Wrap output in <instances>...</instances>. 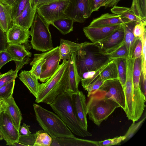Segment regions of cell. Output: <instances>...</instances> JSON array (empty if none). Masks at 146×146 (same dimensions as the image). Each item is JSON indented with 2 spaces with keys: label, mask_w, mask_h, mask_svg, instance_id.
I'll list each match as a JSON object with an SVG mask.
<instances>
[{
  "label": "cell",
  "mask_w": 146,
  "mask_h": 146,
  "mask_svg": "<svg viewBox=\"0 0 146 146\" xmlns=\"http://www.w3.org/2000/svg\"><path fill=\"white\" fill-rule=\"evenodd\" d=\"M72 103L76 115L82 127L88 128L87 119V108L85 95L82 91L71 92Z\"/></svg>",
  "instance_id": "4fadbf2b"
},
{
  "label": "cell",
  "mask_w": 146,
  "mask_h": 146,
  "mask_svg": "<svg viewBox=\"0 0 146 146\" xmlns=\"http://www.w3.org/2000/svg\"><path fill=\"white\" fill-rule=\"evenodd\" d=\"M51 146H98V141L75 137H63L53 139Z\"/></svg>",
  "instance_id": "d6986e66"
},
{
  "label": "cell",
  "mask_w": 146,
  "mask_h": 146,
  "mask_svg": "<svg viewBox=\"0 0 146 146\" xmlns=\"http://www.w3.org/2000/svg\"><path fill=\"white\" fill-rule=\"evenodd\" d=\"M15 59V61L25 62L28 63L31 53L23 44H8L5 49Z\"/></svg>",
  "instance_id": "44dd1931"
},
{
  "label": "cell",
  "mask_w": 146,
  "mask_h": 146,
  "mask_svg": "<svg viewBox=\"0 0 146 146\" xmlns=\"http://www.w3.org/2000/svg\"><path fill=\"white\" fill-rule=\"evenodd\" d=\"M145 118L146 117H145L138 122L137 123L134 122L132 123L124 135L125 138L124 141H127L134 136L142 125Z\"/></svg>",
  "instance_id": "74e56055"
},
{
  "label": "cell",
  "mask_w": 146,
  "mask_h": 146,
  "mask_svg": "<svg viewBox=\"0 0 146 146\" xmlns=\"http://www.w3.org/2000/svg\"><path fill=\"white\" fill-rule=\"evenodd\" d=\"M123 25L98 27L87 26L83 28V31L85 36L92 42H97L107 37Z\"/></svg>",
  "instance_id": "9a60e30c"
},
{
  "label": "cell",
  "mask_w": 146,
  "mask_h": 146,
  "mask_svg": "<svg viewBox=\"0 0 146 146\" xmlns=\"http://www.w3.org/2000/svg\"><path fill=\"white\" fill-rule=\"evenodd\" d=\"M6 34L8 44L24 45L28 44L30 35L29 28L15 23H13Z\"/></svg>",
  "instance_id": "5bb4252c"
},
{
  "label": "cell",
  "mask_w": 146,
  "mask_h": 146,
  "mask_svg": "<svg viewBox=\"0 0 146 146\" xmlns=\"http://www.w3.org/2000/svg\"><path fill=\"white\" fill-rule=\"evenodd\" d=\"M142 43V71L144 73L146 74V31H145L142 36L141 37Z\"/></svg>",
  "instance_id": "7bdbcfd3"
},
{
  "label": "cell",
  "mask_w": 146,
  "mask_h": 146,
  "mask_svg": "<svg viewBox=\"0 0 146 146\" xmlns=\"http://www.w3.org/2000/svg\"><path fill=\"white\" fill-rule=\"evenodd\" d=\"M69 0H58L37 5L36 13L50 25L54 21L66 17L65 11Z\"/></svg>",
  "instance_id": "ba28073f"
},
{
  "label": "cell",
  "mask_w": 146,
  "mask_h": 146,
  "mask_svg": "<svg viewBox=\"0 0 146 146\" xmlns=\"http://www.w3.org/2000/svg\"><path fill=\"white\" fill-rule=\"evenodd\" d=\"M8 106V104L6 100L0 101V114L5 110Z\"/></svg>",
  "instance_id": "f5cc1de1"
},
{
  "label": "cell",
  "mask_w": 146,
  "mask_h": 146,
  "mask_svg": "<svg viewBox=\"0 0 146 146\" xmlns=\"http://www.w3.org/2000/svg\"><path fill=\"white\" fill-rule=\"evenodd\" d=\"M42 58L44 59L45 61L42 66L39 80L44 82L54 74L59 66L61 59L59 46L43 53L34 54L30 65H32L36 61Z\"/></svg>",
  "instance_id": "52a82bcc"
},
{
  "label": "cell",
  "mask_w": 146,
  "mask_h": 146,
  "mask_svg": "<svg viewBox=\"0 0 146 146\" xmlns=\"http://www.w3.org/2000/svg\"><path fill=\"white\" fill-rule=\"evenodd\" d=\"M38 131L34 134H30L28 135H24L20 134L18 142L23 144L24 146H34L37 135Z\"/></svg>",
  "instance_id": "f35d334b"
},
{
  "label": "cell",
  "mask_w": 146,
  "mask_h": 146,
  "mask_svg": "<svg viewBox=\"0 0 146 146\" xmlns=\"http://www.w3.org/2000/svg\"><path fill=\"white\" fill-rule=\"evenodd\" d=\"M15 80L11 81L0 88V100H7L13 96Z\"/></svg>",
  "instance_id": "d590c367"
},
{
  "label": "cell",
  "mask_w": 146,
  "mask_h": 146,
  "mask_svg": "<svg viewBox=\"0 0 146 146\" xmlns=\"http://www.w3.org/2000/svg\"><path fill=\"white\" fill-rule=\"evenodd\" d=\"M86 104L89 119L97 125L100 126L115 109L120 107L116 102L106 96L103 91L98 89L88 97Z\"/></svg>",
  "instance_id": "277c9868"
},
{
  "label": "cell",
  "mask_w": 146,
  "mask_h": 146,
  "mask_svg": "<svg viewBox=\"0 0 146 146\" xmlns=\"http://www.w3.org/2000/svg\"><path fill=\"white\" fill-rule=\"evenodd\" d=\"M15 0H2V2L4 4L11 6Z\"/></svg>",
  "instance_id": "9f6ffc18"
},
{
  "label": "cell",
  "mask_w": 146,
  "mask_h": 146,
  "mask_svg": "<svg viewBox=\"0 0 146 146\" xmlns=\"http://www.w3.org/2000/svg\"><path fill=\"white\" fill-rule=\"evenodd\" d=\"M114 60L117 66L118 79L121 83L123 89L126 81L127 70L126 59L117 58L114 59Z\"/></svg>",
  "instance_id": "1f68e13d"
},
{
  "label": "cell",
  "mask_w": 146,
  "mask_h": 146,
  "mask_svg": "<svg viewBox=\"0 0 146 146\" xmlns=\"http://www.w3.org/2000/svg\"><path fill=\"white\" fill-rule=\"evenodd\" d=\"M3 139L0 133V140H1Z\"/></svg>",
  "instance_id": "680465c9"
},
{
  "label": "cell",
  "mask_w": 146,
  "mask_h": 146,
  "mask_svg": "<svg viewBox=\"0 0 146 146\" xmlns=\"http://www.w3.org/2000/svg\"><path fill=\"white\" fill-rule=\"evenodd\" d=\"M65 13L74 22L84 23L92 13L89 0H69Z\"/></svg>",
  "instance_id": "9c48e42d"
},
{
  "label": "cell",
  "mask_w": 146,
  "mask_h": 146,
  "mask_svg": "<svg viewBox=\"0 0 146 146\" xmlns=\"http://www.w3.org/2000/svg\"><path fill=\"white\" fill-rule=\"evenodd\" d=\"M111 12L115 14L121 16L129 20L130 21L136 22V24L143 22L138 18L131 11L130 8L123 7L115 6L111 9Z\"/></svg>",
  "instance_id": "f546056e"
},
{
  "label": "cell",
  "mask_w": 146,
  "mask_h": 146,
  "mask_svg": "<svg viewBox=\"0 0 146 146\" xmlns=\"http://www.w3.org/2000/svg\"><path fill=\"white\" fill-rule=\"evenodd\" d=\"M104 82L100 78L99 75L97 79L86 87L84 90L88 92V97L92 93L99 89Z\"/></svg>",
  "instance_id": "b9f144b4"
},
{
  "label": "cell",
  "mask_w": 146,
  "mask_h": 146,
  "mask_svg": "<svg viewBox=\"0 0 146 146\" xmlns=\"http://www.w3.org/2000/svg\"><path fill=\"white\" fill-rule=\"evenodd\" d=\"M13 24L10 6L0 0V29L6 33Z\"/></svg>",
  "instance_id": "484cf974"
},
{
  "label": "cell",
  "mask_w": 146,
  "mask_h": 146,
  "mask_svg": "<svg viewBox=\"0 0 146 146\" xmlns=\"http://www.w3.org/2000/svg\"><path fill=\"white\" fill-rule=\"evenodd\" d=\"M30 126L27 125L24 123L23 125L21 126L19 131L20 134L24 135H28L31 133L29 130Z\"/></svg>",
  "instance_id": "f907efd6"
},
{
  "label": "cell",
  "mask_w": 146,
  "mask_h": 146,
  "mask_svg": "<svg viewBox=\"0 0 146 146\" xmlns=\"http://www.w3.org/2000/svg\"><path fill=\"white\" fill-rule=\"evenodd\" d=\"M136 24V22L130 21L122 25L124 32V42L130 57H133L135 48L140 38L135 36L133 33V29Z\"/></svg>",
  "instance_id": "ffe728a7"
},
{
  "label": "cell",
  "mask_w": 146,
  "mask_h": 146,
  "mask_svg": "<svg viewBox=\"0 0 146 146\" xmlns=\"http://www.w3.org/2000/svg\"><path fill=\"white\" fill-rule=\"evenodd\" d=\"M6 100L8 106L4 111L19 130L23 118L21 111L13 96Z\"/></svg>",
  "instance_id": "603a6c76"
},
{
  "label": "cell",
  "mask_w": 146,
  "mask_h": 146,
  "mask_svg": "<svg viewBox=\"0 0 146 146\" xmlns=\"http://www.w3.org/2000/svg\"><path fill=\"white\" fill-rule=\"evenodd\" d=\"M121 0H104L102 7H105V8L112 7L117 5Z\"/></svg>",
  "instance_id": "816d5d0a"
},
{
  "label": "cell",
  "mask_w": 146,
  "mask_h": 146,
  "mask_svg": "<svg viewBox=\"0 0 146 146\" xmlns=\"http://www.w3.org/2000/svg\"><path fill=\"white\" fill-rule=\"evenodd\" d=\"M39 0H30L31 7L33 8L36 9L37 4Z\"/></svg>",
  "instance_id": "11a10c76"
},
{
  "label": "cell",
  "mask_w": 146,
  "mask_h": 146,
  "mask_svg": "<svg viewBox=\"0 0 146 146\" xmlns=\"http://www.w3.org/2000/svg\"><path fill=\"white\" fill-rule=\"evenodd\" d=\"M82 44L61 39L59 49L61 59L68 60L70 58L71 52L78 51Z\"/></svg>",
  "instance_id": "4316f807"
},
{
  "label": "cell",
  "mask_w": 146,
  "mask_h": 146,
  "mask_svg": "<svg viewBox=\"0 0 146 146\" xmlns=\"http://www.w3.org/2000/svg\"><path fill=\"white\" fill-rule=\"evenodd\" d=\"M53 141L51 137L42 130H39L36 139L34 146H51Z\"/></svg>",
  "instance_id": "836d02e7"
},
{
  "label": "cell",
  "mask_w": 146,
  "mask_h": 146,
  "mask_svg": "<svg viewBox=\"0 0 146 146\" xmlns=\"http://www.w3.org/2000/svg\"><path fill=\"white\" fill-rule=\"evenodd\" d=\"M100 78L104 81L118 79L117 68L114 59L111 61L100 74Z\"/></svg>",
  "instance_id": "4dcf8cb0"
},
{
  "label": "cell",
  "mask_w": 146,
  "mask_h": 146,
  "mask_svg": "<svg viewBox=\"0 0 146 146\" xmlns=\"http://www.w3.org/2000/svg\"><path fill=\"white\" fill-rule=\"evenodd\" d=\"M142 68L141 56L134 59L133 70V97L134 98L139 97L143 94L139 86Z\"/></svg>",
  "instance_id": "d4e9b609"
},
{
  "label": "cell",
  "mask_w": 146,
  "mask_h": 146,
  "mask_svg": "<svg viewBox=\"0 0 146 146\" xmlns=\"http://www.w3.org/2000/svg\"><path fill=\"white\" fill-rule=\"evenodd\" d=\"M104 0H89L91 11L92 13L98 10L102 6Z\"/></svg>",
  "instance_id": "bcb514c9"
},
{
  "label": "cell",
  "mask_w": 146,
  "mask_h": 146,
  "mask_svg": "<svg viewBox=\"0 0 146 146\" xmlns=\"http://www.w3.org/2000/svg\"><path fill=\"white\" fill-rule=\"evenodd\" d=\"M124 32L122 25L107 37L98 42L106 52L109 54L124 43Z\"/></svg>",
  "instance_id": "e0dca14e"
},
{
  "label": "cell",
  "mask_w": 146,
  "mask_h": 146,
  "mask_svg": "<svg viewBox=\"0 0 146 146\" xmlns=\"http://www.w3.org/2000/svg\"><path fill=\"white\" fill-rule=\"evenodd\" d=\"M76 53L71 52L68 61L69 84L67 92H76L79 91L78 86L81 79L78 75L76 63Z\"/></svg>",
  "instance_id": "ac0fdd59"
},
{
  "label": "cell",
  "mask_w": 146,
  "mask_h": 146,
  "mask_svg": "<svg viewBox=\"0 0 146 146\" xmlns=\"http://www.w3.org/2000/svg\"><path fill=\"white\" fill-rule=\"evenodd\" d=\"M19 70L16 68L15 71L11 69L5 73L0 74V88L11 81L15 80Z\"/></svg>",
  "instance_id": "8d00e7d4"
},
{
  "label": "cell",
  "mask_w": 146,
  "mask_h": 146,
  "mask_svg": "<svg viewBox=\"0 0 146 146\" xmlns=\"http://www.w3.org/2000/svg\"><path fill=\"white\" fill-rule=\"evenodd\" d=\"M130 21L120 15L106 13L93 19L88 26L90 27H98L123 25Z\"/></svg>",
  "instance_id": "2e32d148"
},
{
  "label": "cell",
  "mask_w": 146,
  "mask_h": 146,
  "mask_svg": "<svg viewBox=\"0 0 146 146\" xmlns=\"http://www.w3.org/2000/svg\"><path fill=\"white\" fill-rule=\"evenodd\" d=\"M45 61V60L43 58L38 60L32 65L31 69L29 71L38 80L40 78L42 66Z\"/></svg>",
  "instance_id": "ab89813d"
},
{
  "label": "cell",
  "mask_w": 146,
  "mask_h": 146,
  "mask_svg": "<svg viewBox=\"0 0 146 146\" xmlns=\"http://www.w3.org/2000/svg\"><path fill=\"white\" fill-rule=\"evenodd\" d=\"M36 13V9L31 7L29 1L21 14L13 20V23L29 29L32 26Z\"/></svg>",
  "instance_id": "7402d4cb"
},
{
  "label": "cell",
  "mask_w": 146,
  "mask_h": 146,
  "mask_svg": "<svg viewBox=\"0 0 146 146\" xmlns=\"http://www.w3.org/2000/svg\"><path fill=\"white\" fill-rule=\"evenodd\" d=\"M12 146H24V145L19 142L18 141L16 142L13 143Z\"/></svg>",
  "instance_id": "6f0895ef"
},
{
  "label": "cell",
  "mask_w": 146,
  "mask_h": 146,
  "mask_svg": "<svg viewBox=\"0 0 146 146\" xmlns=\"http://www.w3.org/2000/svg\"><path fill=\"white\" fill-rule=\"evenodd\" d=\"M49 25L36 13L30 31L31 44L33 49L44 52L53 48Z\"/></svg>",
  "instance_id": "8992f818"
},
{
  "label": "cell",
  "mask_w": 146,
  "mask_h": 146,
  "mask_svg": "<svg viewBox=\"0 0 146 146\" xmlns=\"http://www.w3.org/2000/svg\"><path fill=\"white\" fill-rule=\"evenodd\" d=\"M15 59L5 50L1 51L0 53V70L6 63Z\"/></svg>",
  "instance_id": "f6af8a7d"
},
{
  "label": "cell",
  "mask_w": 146,
  "mask_h": 146,
  "mask_svg": "<svg viewBox=\"0 0 146 146\" xmlns=\"http://www.w3.org/2000/svg\"><path fill=\"white\" fill-rule=\"evenodd\" d=\"M8 44L6 33L0 29V51L5 50Z\"/></svg>",
  "instance_id": "7dc6e473"
},
{
  "label": "cell",
  "mask_w": 146,
  "mask_h": 146,
  "mask_svg": "<svg viewBox=\"0 0 146 146\" xmlns=\"http://www.w3.org/2000/svg\"><path fill=\"white\" fill-rule=\"evenodd\" d=\"M57 0H39L37 4V6L48 3Z\"/></svg>",
  "instance_id": "db71d44e"
},
{
  "label": "cell",
  "mask_w": 146,
  "mask_h": 146,
  "mask_svg": "<svg viewBox=\"0 0 146 146\" xmlns=\"http://www.w3.org/2000/svg\"><path fill=\"white\" fill-rule=\"evenodd\" d=\"M36 120L44 131L52 138L74 137L57 115L36 104L33 105Z\"/></svg>",
  "instance_id": "5b68a950"
},
{
  "label": "cell",
  "mask_w": 146,
  "mask_h": 146,
  "mask_svg": "<svg viewBox=\"0 0 146 146\" xmlns=\"http://www.w3.org/2000/svg\"><path fill=\"white\" fill-rule=\"evenodd\" d=\"M142 43L141 37L140 38L135 48L133 57L136 58L141 56Z\"/></svg>",
  "instance_id": "681fc988"
},
{
  "label": "cell",
  "mask_w": 146,
  "mask_h": 146,
  "mask_svg": "<svg viewBox=\"0 0 146 146\" xmlns=\"http://www.w3.org/2000/svg\"><path fill=\"white\" fill-rule=\"evenodd\" d=\"M112 60L99 42L82 43L76 58L78 75L82 80L84 73L96 71Z\"/></svg>",
  "instance_id": "6da1fadb"
},
{
  "label": "cell",
  "mask_w": 146,
  "mask_h": 146,
  "mask_svg": "<svg viewBox=\"0 0 146 146\" xmlns=\"http://www.w3.org/2000/svg\"><path fill=\"white\" fill-rule=\"evenodd\" d=\"M0 133L6 145L10 146L18 141L20 135L19 130L4 111L0 114Z\"/></svg>",
  "instance_id": "7c38bea8"
},
{
  "label": "cell",
  "mask_w": 146,
  "mask_h": 146,
  "mask_svg": "<svg viewBox=\"0 0 146 146\" xmlns=\"http://www.w3.org/2000/svg\"><path fill=\"white\" fill-rule=\"evenodd\" d=\"M125 139L124 135L120 136L113 138L109 139L104 141H98V146H109L119 145L121 142L124 141Z\"/></svg>",
  "instance_id": "60d3db41"
},
{
  "label": "cell",
  "mask_w": 146,
  "mask_h": 146,
  "mask_svg": "<svg viewBox=\"0 0 146 146\" xmlns=\"http://www.w3.org/2000/svg\"><path fill=\"white\" fill-rule=\"evenodd\" d=\"M99 89L104 92L106 97L117 103L120 107L125 110V97L124 90L118 79L104 81Z\"/></svg>",
  "instance_id": "8fae6325"
},
{
  "label": "cell",
  "mask_w": 146,
  "mask_h": 146,
  "mask_svg": "<svg viewBox=\"0 0 146 146\" xmlns=\"http://www.w3.org/2000/svg\"><path fill=\"white\" fill-rule=\"evenodd\" d=\"M130 8L138 18L146 22V0H132Z\"/></svg>",
  "instance_id": "f1b7e54d"
},
{
  "label": "cell",
  "mask_w": 146,
  "mask_h": 146,
  "mask_svg": "<svg viewBox=\"0 0 146 146\" xmlns=\"http://www.w3.org/2000/svg\"><path fill=\"white\" fill-rule=\"evenodd\" d=\"M4 100L3 99H1L0 100V101H1L2 100Z\"/></svg>",
  "instance_id": "91938a15"
},
{
  "label": "cell",
  "mask_w": 146,
  "mask_h": 146,
  "mask_svg": "<svg viewBox=\"0 0 146 146\" xmlns=\"http://www.w3.org/2000/svg\"><path fill=\"white\" fill-rule=\"evenodd\" d=\"M146 23H139L136 24L134 26L133 31L135 36L141 37L144 33L146 31Z\"/></svg>",
  "instance_id": "ee69618b"
},
{
  "label": "cell",
  "mask_w": 146,
  "mask_h": 146,
  "mask_svg": "<svg viewBox=\"0 0 146 146\" xmlns=\"http://www.w3.org/2000/svg\"><path fill=\"white\" fill-rule=\"evenodd\" d=\"M29 1L30 0H15L10 6L13 20L21 14Z\"/></svg>",
  "instance_id": "d6a6232c"
},
{
  "label": "cell",
  "mask_w": 146,
  "mask_h": 146,
  "mask_svg": "<svg viewBox=\"0 0 146 146\" xmlns=\"http://www.w3.org/2000/svg\"><path fill=\"white\" fill-rule=\"evenodd\" d=\"M71 93L66 92L58 95L49 105L72 132L81 137L92 136L91 133L82 127L77 118Z\"/></svg>",
  "instance_id": "3957f363"
},
{
  "label": "cell",
  "mask_w": 146,
  "mask_h": 146,
  "mask_svg": "<svg viewBox=\"0 0 146 146\" xmlns=\"http://www.w3.org/2000/svg\"><path fill=\"white\" fill-rule=\"evenodd\" d=\"M139 87L143 94L146 96V74L142 71L140 78Z\"/></svg>",
  "instance_id": "c3c4849f"
},
{
  "label": "cell",
  "mask_w": 146,
  "mask_h": 146,
  "mask_svg": "<svg viewBox=\"0 0 146 146\" xmlns=\"http://www.w3.org/2000/svg\"><path fill=\"white\" fill-rule=\"evenodd\" d=\"M134 59H126L127 70L126 81L123 90L125 97L124 110L129 120L133 121V70Z\"/></svg>",
  "instance_id": "30bf717a"
},
{
  "label": "cell",
  "mask_w": 146,
  "mask_h": 146,
  "mask_svg": "<svg viewBox=\"0 0 146 146\" xmlns=\"http://www.w3.org/2000/svg\"><path fill=\"white\" fill-rule=\"evenodd\" d=\"M74 22L72 19L66 17L55 20L50 25L57 28L62 34L66 35L72 31Z\"/></svg>",
  "instance_id": "83f0119b"
},
{
  "label": "cell",
  "mask_w": 146,
  "mask_h": 146,
  "mask_svg": "<svg viewBox=\"0 0 146 146\" xmlns=\"http://www.w3.org/2000/svg\"><path fill=\"white\" fill-rule=\"evenodd\" d=\"M107 54L110 60L117 58L127 59L129 57V53L124 42L120 47L112 52Z\"/></svg>",
  "instance_id": "e575fe53"
},
{
  "label": "cell",
  "mask_w": 146,
  "mask_h": 146,
  "mask_svg": "<svg viewBox=\"0 0 146 146\" xmlns=\"http://www.w3.org/2000/svg\"><path fill=\"white\" fill-rule=\"evenodd\" d=\"M1 52V51H0V53Z\"/></svg>",
  "instance_id": "94428289"
},
{
  "label": "cell",
  "mask_w": 146,
  "mask_h": 146,
  "mask_svg": "<svg viewBox=\"0 0 146 146\" xmlns=\"http://www.w3.org/2000/svg\"></svg>",
  "instance_id": "6125c7cd"
},
{
  "label": "cell",
  "mask_w": 146,
  "mask_h": 146,
  "mask_svg": "<svg viewBox=\"0 0 146 146\" xmlns=\"http://www.w3.org/2000/svg\"><path fill=\"white\" fill-rule=\"evenodd\" d=\"M19 76L20 80L36 98L40 85L38 80L28 71L22 70Z\"/></svg>",
  "instance_id": "cb8c5ba5"
},
{
  "label": "cell",
  "mask_w": 146,
  "mask_h": 146,
  "mask_svg": "<svg viewBox=\"0 0 146 146\" xmlns=\"http://www.w3.org/2000/svg\"><path fill=\"white\" fill-rule=\"evenodd\" d=\"M68 61L63 60L54 74L40 84L35 102L50 105L58 95L67 92L69 84Z\"/></svg>",
  "instance_id": "7a4b0ae2"
}]
</instances>
